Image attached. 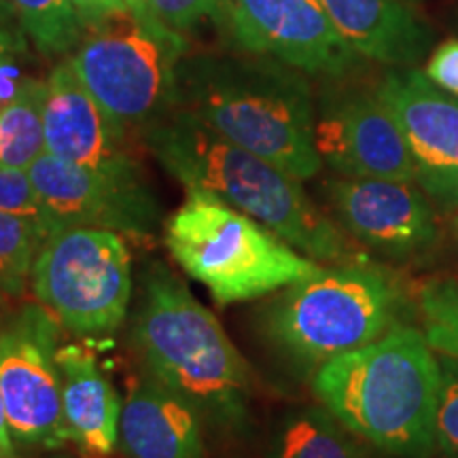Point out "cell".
<instances>
[{"instance_id": "cell-1", "label": "cell", "mask_w": 458, "mask_h": 458, "mask_svg": "<svg viewBox=\"0 0 458 458\" xmlns=\"http://www.w3.org/2000/svg\"><path fill=\"white\" fill-rule=\"evenodd\" d=\"M151 156L187 191L219 198L306 257L317 261H368L363 249L308 198L301 181L223 139L181 108L140 131Z\"/></svg>"}, {"instance_id": "cell-2", "label": "cell", "mask_w": 458, "mask_h": 458, "mask_svg": "<svg viewBox=\"0 0 458 458\" xmlns=\"http://www.w3.org/2000/svg\"><path fill=\"white\" fill-rule=\"evenodd\" d=\"M176 108L297 181L318 174L314 108L301 77L266 55H185Z\"/></svg>"}, {"instance_id": "cell-3", "label": "cell", "mask_w": 458, "mask_h": 458, "mask_svg": "<svg viewBox=\"0 0 458 458\" xmlns=\"http://www.w3.org/2000/svg\"><path fill=\"white\" fill-rule=\"evenodd\" d=\"M312 391L344 427L386 454L431 458L437 450L442 368L410 325L320 365Z\"/></svg>"}, {"instance_id": "cell-4", "label": "cell", "mask_w": 458, "mask_h": 458, "mask_svg": "<svg viewBox=\"0 0 458 458\" xmlns=\"http://www.w3.org/2000/svg\"><path fill=\"white\" fill-rule=\"evenodd\" d=\"M134 346L147 374L187 399L204 420L244 427L253 382L249 363L219 320L162 266L142 280Z\"/></svg>"}, {"instance_id": "cell-5", "label": "cell", "mask_w": 458, "mask_h": 458, "mask_svg": "<svg viewBox=\"0 0 458 458\" xmlns=\"http://www.w3.org/2000/svg\"><path fill=\"white\" fill-rule=\"evenodd\" d=\"M410 317V293L386 267L335 263L286 286L267 310V334L286 357L320 368L376 342Z\"/></svg>"}, {"instance_id": "cell-6", "label": "cell", "mask_w": 458, "mask_h": 458, "mask_svg": "<svg viewBox=\"0 0 458 458\" xmlns=\"http://www.w3.org/2000/svg\"><path fill=\"white\" fill-rule=\"evenodd\" d=\"M164 242L219 303L257 300L323 270L253 216L202 191H187L165 223Z\"/></svg>"}, {"instance_id": "cell-7", "label": "cell", "mask_w": 458, "mask_h": 458, "mask_svg": "<svg viewBox=\"0 0 458 458\" xmlns=\"http://www.w3.org/2000/svg\"><path fill=\"white\" fill-rule=\"evenodd\" d=\"M187 38L151 11L125 9L85 30L68 60L122 128L140 131L176 108Z\"/></svg>"}, {"instance_id": "cell-8", "label": "cell", "mask_w": 458, "mask_h": 458, "mask_svg": "<svg viewBox=\"0 0 458 458\" xmlns=\"http://www.w3.org/2000/svg\"><path fill=\"white\" fill-rule=\"evenodd\" d=\"M30 284L38 303L72 335L108 342L128 317L131 255L111 229L60 227L38 250Z\"/></svg>"}, {"instance_id": "cell-9", "label": "cell", "mask_w": 458, "mask_h": 458, "mask_svg": "<svg viewBox=\"0 0 458 458\" xmlns=\"http://www.w3.org/2000/svg\"><path fill=\"white\" fill-rule=\"evenodd\" d=\"M64 325L47 308L24 306L0 334V394L13 439L57 450L71 442L57 348Z\"/></svg>"}, {"instance_id": "cell-10", "label": "cell", "mask_w": 458, "mask_h": 458, "mask_svg": "<svg viewBox=\"0 0 458 458\" xmlns=\"http://www.w3.org/2000/svg\"><path fill=\"white\" fill-rule=\"evenodd\" d=\"M215 17L244 54L308 74L340 77L359 57L318 0H221Z\"/></svg>"}, {"instance_id": "cell-11", "label": "cell", "mask_w": 458, "mask_h": 458, "mask_svg": "<svg viewBox=\"0 0 458 458\" xmlns=\"http://www.w3.org/2000/svg\"><path fill=\"white\" fill-rule=\"evenodd\" d=\"M43 125L49 156L119 181L147 182L130 151V131L98 105L68 55L45 79Z\"/></svg>"}, {"instance_id": "cell-12", "label": "cell", "mask_w": 458, "mask_h": 458, "mask_svg": "<svg viewBox=\"0 0 458 458\" xmlns=\"http://www.w3.org/2000/svg\"><path fill=\"white\" fill-rule=\"evenodd\" d=\"M55 227L111 229L130 238L153 236L159 206L147 182H128L81 168L47 151L28 168Z\"/></svg>"}, {"instance_id": "cell-13", "label": "cell", "mask_w": 458, "mask_h": 458, "mask_svg": "<svg viewBox=\"0 0 458 458\" xmlns=\"http://www.w3.org/2000/svg\"><path fill=\"white\" fill-rule=\"evenodd\" d=\"M376 94L403 131L425 196L442 210L458 208L456 96L416 71L386 74Z\"/></svg>"}, {"instance_id": "cell-14", "label": "cell", "mask_w": 458, "mask_h": 458, "mask_svg": "<svg viewBox=\"0 0 458 458\" xmlns=\"http://www.w3.org/2000/svg\"><path fill=\"white\" fill-rule=\"evenodd\" d=\"M318 157L346 179L416 181V165L397 119L377 94L327 100L314 122Z\"/></svg>"}, {"instance_id": "cell-15", "label": "cell", "mask_w": 458, "mask_h": 458, "mask_svg": "<svg viewBox=\"0 0 458 458\" xmlns=\"http://www.w3.org/2000/svg\"><path fill=\"white\" fill-rule=\"evenodd\" d=\"M325 189L340 227L377 255L410 259L427 253L437 240L428 198L411 182L344 176Z\"/></svg>"}, {"instance_id": "cell-16", "label": "cell", "mask_w": 458, "mask_h": 458, "mask_svg": "<svg viewBox=\"0 0 458 458\" xmlns=\"http://www.w3.org/2000/svg\"><path fill=\"white\" fill-rule=\"evenodd\" d=\"M202 414L153 376L131 382L119 420L128 458H206Z\"/></svg>"}, {"instance_id": "cell-17", "label": "cell", "mask_w": 458, "mask_h": 458, "mask_svg": "<svg viewBox=\"0 0 458 458\" xmlns=\"http://www.w3.org/2000/svg\"><path fill=\"white\" fill-rule=\"evenodd\" d=\"M55 360L71 442L94 458L108 456L119 444L122 399L91 348L83 344H60Z\"/></svg>"}, {"instance_id": "cell-18", "label": "cell", "mask_w": 458, "mask_h": 458, "mask_svg": "<svg viewBox=\"0 0 458 458\" xmlns=\"http://www.w3.org/2000/svg\"><path fill=\"white\" fill-rule=\"evenodd\" d=\"M320 7L359 55L382 64H411L428 34L403 0H318Z\"/></svg>"}, {"instance_id": "cell-19", "label": "cell", "mask_w": 458, "mask_h": 458, "mask_svg": "<svg viewBox=\"0 0 458 458\" xmlns=\"http://www.w3.org/2000/svg\"><path fill=\"white\" fill-rule=\"evenodd\" d=\"M360 442L327 408H303L278 425L270 458H369Z\"/></svg>"}, {"instance_id": "cell-20", "label": "cell", "mask_w": 458, "mask_h": 458, "mask_svg": "<svg viewBox=\"0 0 458 458\" xmlns=\"http://www.w3.org/2000/svg\"><path fill=\"white\" fill-rule=\"evenodd\" d=\"M45 81L26 77L0 111V168L28 170L45 153Z\"/></svg>"}, {"instance_id": "cell-21", "label": "cell", "mask_w": 458, "mask_h": 458, "mask_svg": "<svg viewBox=\"0 0 458 458\" xmlns=\"http://www.w3.org/2000/svg\"><path fill=\"white\" fill-rule=\"evenodd\" d=\"M34 47L47 57L68 55L83 38L85 28L71 0H7Z\"/></svg>"}, {"instance_id": "cell-22", "label": "cell", "mask_w": 458, "mask_h": 458, "mask_svg": "<svg viewBox=\"0 0 458 458\" xmlns=\"http://www.w3.org/2000/svg\"><path fill=\"white\" fill-rule=\"evenodd\" d=\"M49 233L43 223L0 213V293H24L34 259Z\"/></svg>"}, {"instance_id": "cell-23", "label": "cell", "mask_w": 458, "mask_h": 458, "mask_svg": "<svg viewBox=\"0 0 458 458\" xmlns=\"http://www.w3.org/2000/svg\"><path fill=\"white\" fill-rule=\"evenodd\" d=\"M422 334L428 346L444 357L458 359V283L428 280L418 291Z\"/></svg>"}, {"instance_id": "cell-24", "label": "cell", "mask_w": 458, "mask_h": 458, "mask_svg": "<svg viewBox=\"0 0 458 458\" xmlns=\"http://www.w3.org/2000/svg\"><path fill=\"white\" fill-rule=\"evenodd\" d=\"M0 213L26 216V219L43 223L51 233L57 229L28 170L0 168Z\"/></svg>"}, {"instance_id": "cell-25", "label": "cell", "mask_w": 458, "mask_h": 458, "mask_svg": "<svg viewBox=\"0 0 458 458\" xmlns=\"http://www.w3.org/2000/svg\"><path fill=\"white\" fill-rule=\"evenodd\" d=\"M442 393L437 411V450L444 458H458V359L444 357Z\"/></svg>"}, {"instance_id": "cell-26", "label": "cell", "mask_w": 458, "mask_h": 458, "mask_svg": "<svg viewBox=\"0 0 458 458\" xmlns=\"http://www.w3.org/2000/svg\"><path fill=\"white\" fill-rule=\"evenodd\" d=\"M145 7L172 30L182 32L202 17H215L221 0H142Z\"/></svg>"}, {"instance_id": "cell-27", "label": "cell", "mask_w": 458, "mask_h": 458, "mask_svg": "<svg viewBox=\"0 0 458 458\" xmlns=\"http://www.w3.org/2000/svg\"><path fill=\"white\" fill-rule=\"evenodd\" d=\"M425 77L458 98V38H448L428 57Z\"/></svg>"}, {"instance_id": "cell-28", "label": "cell", "mask_w": 458, "mask_h": 458, "mask_svg": "<svg viewBox=\"0 0 458 458\" xmlns=\"http://www.w3.org/2000/svg\"><path fill=\"white\" fill-rule=\"evenodd\" d=\"M26 32L7 0H0V71L26 54Z\"/></svg>"}, {"instance_id": "cell-29", "label": "cell", "mask_w": 458, "mask_h": 458, "mask_svg": "<svg viewBox=\"0 0 458 458\" xmlns=\"http://www.w3.org/2000/svg\"><path fill=\"white\" fill-rule=\"evenodd\" d=\"M74 13L79 15L85 30L91 26L100 24L108 15L119 13V11L128 9L123 0H71Z\"/></svg>"}, {"instance_id": "cell-30", "label": "cell", "mask_w": 458, "mask_h": 458, "mask_svg": "<svg viewBox=\"0 0 458 458\" xmlns=\"http://www.w3.org/2000/svg\"><path fill=\"white\" fill-rule=\"evenodd\" d=\"M0 458H13V435H11L3 394H0Z\"/></svg>"}, {"instance_id": "cell-31", "label": "cell", "mask_w": 458, "mask_h": 458, "mask_svg": "<svg viewBox=\"0 0 458 458\" xmlns=\"http://www.w3.org/2000/svg\"><path fill=\"white\" fill-rule=\"evenodd\" d=\"M123 3L128 4V9L134 11V13H142V11H148L142 0H123Z\"/></svg>"}, {"instance_id": "cell-32", "label": "cell", "mask_w": 458, "mask_h": 458, "mask_svg": "<svg viewBox=\"0 0 458 458\" xmlns=\"http://www.w3.org/2000/svg\"><path fill=\"white\" fill-rule=\"evenodd\" d=\"M454 232H456V238H458V216H456V223H454Z\"/></svg>"}, {"instance_id": "cell-33", "label": "cell", "mask_w": 458, "mask_h": 458, "mask_svg": "<svg viewBox=\"0 0 458 458\" xmlns=\"http://www.w3.org/2000/svg\"><path fill=\"white\" fill-rule=\"evenodd\" d=\"M3 106H4V105H0V111H3Z\"/></svg>"}, {"instance_id": "cell-34", "label": "cell", "mask_w": 458, "mask_h": 458, "mask_svg": "<svg viewBox=\"0 0 458 458\" xmlns=\"http://www.w3.org/2000/svg\"><path fill=\"white\" fill-rule=\"evenodd\" d=\"M408 3H411V0H408Z\"/></svg>"}]
</instances>
